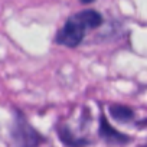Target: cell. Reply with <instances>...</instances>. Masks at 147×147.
I'll list each match as a JSON object with an SVG mask.
<instances>
[{
	"label": "cell",
	"mask_w": 147,
	"mask_h": 147,
	"mask_svg": "<svg viewBox=\"0 0 147 147\" xmlns=\"http://www.w3.org/2000/svg\"><path fill=\"white\" fill-rule=\"evenodd\" d=\"M110 113H111L113 118L120 123H127L133 118V111L125 105H120V104L110 105Z\"/></svg>",
	"instance_id": "277c9868"
},
{
	"label": "cell",
	"mask_w": 147,
	"mask_h": 147,
	"mask_svg": "<svg viewBox=\"0 0 147 147\" xmlns=\"http://www.w3.org/2000/svg\"><path fill=\"white\" fill-rule=\"evenodd\" d=\"M85 30H87V25L78 18V15H74L66 20L65 26L58 32L55 40L59 45H63L68 48H75L84 39Z\"/></svg>",
	"instance_id": "6da1fadb"
},
{
	"label": "cell",
	"mask_w": 147,
	"mask_h": 147,
	"mask_svg": "<svg viewBox=\"0 0 147 147\" xmlns=\"http://www.w3.org/2000/svg\"><path fill=\"white\" fill-rule=\"evenodd\" d=\"M82 3H91V2H94V0H81Z\"/></svg>",
	"instance_id": "8992f818"
},
{
	"label": "cell",
	"mask_w": 147,
	"mask_h": 147,
	"mask_svg": "<svg viewBox=\"0 0 147 147\" xmlns=\"http://www.w3.org/2000/svg\"><path fill=\"white\" fill-rule=\"evenodd\" d=\"M100 136L105 141H108L111 144H124V143L128 141V137L127 136H124L120 131L114 130L108 124V121H107V118H105L104 114H101V117H100Z\"/></svg>",
	"instance_id": "3957f363"
},
{
	"label": "cell",
	"mask_w": 147,
	"mask_h": 147,
	"mask_svg": "<svg viewBox=\"0 0 147 147\" xmlns=\"http://www.w3.org/2000/svg\"><path fill=\"white\" fill-rule=\"evenodd\" d=\"M12 138L16 147H38L40 143V136L20 114L15 117L12 125Z\"/></svg>",
	"instance_id": "7a4b0ae2"
},
{
	"label": "cell",
	"mask_w": 147,
	"mask_h": 147,
	"mask_svg": "<svg viewBox=\"0 0 147 147\" xmlns=\"http://www.w3.org/2000/svg\"><path fill=\"white\" fill-rule=\"evenodd\" d=\"M78 18L87 25V28H98L102 22V18L95 10H84L78 13Z\"/></svg>",
	"instance_id": "5b68a950"
}]
</instances>
